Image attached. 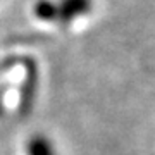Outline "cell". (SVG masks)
I'll return each mask as SVG.
<instances>
[{"label": "cell", "instance_id": "2", "mask_svg": "<svg viewBox=\"0 0 155 155\" xmlns=\"http://www.w3.org/2000/svg\"><path fill=\"white\" fill-rule=\"evenodd\" d=\"M26 155H57V147L43 133H35L26 140L24 145Z\"/></svg>", "mask_w": 155, "mask_h": 155}, {"label": "cell", "instance_id": "1", "mask_svg": "<svg viewBox=\"0 0 155 155\" xmlns=\"http://www.w3.org/2000/svg\"><path fill=\"white\" fill-rule=\"evenodd\" d=\"M57 22L61 26H69L79 17L88 16L93 9V0H55Z\"/></svg>", "mask_w": 155, "mask_h": 155}, {"label": "cell", "instance_id": "3", "mask_svg": "<svg viewBox=\"0 0 155 155\" xmlns=\"http://www.w3.org/2000/svg\"><path fill=\"white\" fill-rule=\"evenodd\" d=\"M35 17L41 22H57V7L55 0H36L33 5Z\"/></svg>", "mask_w": 155, "mask_h": 155}]
</instances>
